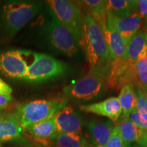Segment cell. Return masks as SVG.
Listing matches in <instances>:
<instances>
[{
    "instance_id": "cell-1",
    "label": "cell",
    "mask_w": 147,
    "mask_h": 147,
    "mask_svg": "<svg viewBox=\"0 0 147 147\" xmlns=\"http://www.w3.org/2000/svg\"><path fill=\"white\" fill-rule=\"evenodd\" d=\"M108 65L91 67L81 79L63 88L65 96L77 102H88L97 98L106 84Z\"/></svg>"
},
{
    "instance_id": "cell-2",
    "label": "cell",
    "mask_w": 147,
    "mask_h": 147,
    "mask_svg": "<svg viewBox=\"0 0 147 147\" xmlns=\"http://www.w3.org/2000/svg\"><path fill=\"white\" fill-rule=\"evenodd\" d=\"M66 106L67 102L63 99L37 100L18 104L14 115L26 129L33 125L53 118Z\"/></svg>"
},
{
    "instance_id": "cell-3",
    "label": "cell",
    "mask_w": 147,
    "mask_h": 147,
    "mask_svg": "<svg viewBox=\"0 0 147 147\" xmlns=\"http://www.w3.org/2000/svg\"><path fill=\"white\" fill-rule=\"evenodd\" d=\"M82 47L91 67L110 63L109 52L102 29L89 14L84 16Z\"/></svg>"
},
{
    "instance_id": "cell-4",
    "label": "cell",
    "mask_w": 147,
    "mask_h": 147,
    "mask_svg": "<svg viewBox=\"0 0 147 147\" xmlns=\"http://www.w3.org/2000/svg\"><path fill=\"white\" fill-rule=\"evenodd\" d=\"M41 9L38 1H9L3 3L1 16L5 32L13 37L29 23Z\"/></svg>"
},
{
    "instance_id": "cell-5",
    "label": "cell",
    "mask_w": 147,
    "mask_h": 147,
    "mask_svg": "<svg viewBox=\"0 0 147 147\" xmlns=\"http://www.w3.org/2000/svg\"><path fill=\"white\" fill-rule=\"evenodd\" d=\"M50 10L72 35L78 46L83 45L84 16L76 1L69 0L47 1Z\"/></svg>"
},
{
    "instance_id": "cell-6",
    "label": "cell",
    "mask_w": 147,
    "mask_h": 147,
    "mask_svg": "<svg viewBox=\"0 0 147 147\" xmlns=\"http://www.w3.org/2000/svg\"><path fill=\"white\" fill-rule=\"evenodd\" d=\"M32 63L22 80L40 83L57 78L66 72L67 65L50 55L33 52Z\"/></svg>"
},
{
    "instance_id": "cell-7",
    "label": "cell",
    "mask_w": 147,
    "mask_h": 147,
    "mask_svg": "<svg viewBox=\"0 0 147 147\" xmlns=\"http://www.w3.org/2000/svg\"><path fill=\"white\" fill-rule=\"evenodd\" d=\"M51 19L47 27L51 43L63 54L69 57L74 56L78 52V45L70 32L62 25L52 11H51Z\"/></svg>"
},
{
    "instance_id": "cell-8",
    "label": "cell",
    "mask_w": 147,
    "mask_h": 147,
    "mask_svg": "<svg viewBox=\"0 0 147 147\" xmlns=\"http://www.w3.org/2000/svg\"><path fill=\"white\" fill-rule=\"evenodd\" d=\"M32 53L14 49L0 53V71L10 78L22 80L29 66L25 57Z\"/></svg>"
},
{
    "instance_id": "cell-9",
    "label": "cell",
    "mask_w": 147,
    "mask_h": 147,
    "mask_svg": "<svg viewBox=\"0 0 147 147\" xmlns=\"http://www.w3.org/2000/svg\"><path fill=\"white\" fill-rule=\"evenodd\" d=\"M135 63L131 61H111L108 65L106 86L110 89L121 90L124 85L135 82Z\"/></svg>"
},
{
    "instance_id": "cell-10",
    "label": "cell",
    "mask_w": 147,
    "mask_h": 147,
    "mask_svg": "<svg viewBox=\"0 0 147 147\" xmlns=\"http://www.w3.org/2000/svg\"><path fill=\"white\" fill-rule=\"evenodd\" d=\"M59 133L81 134L82 120L81 117L70 106L60 110L54 117Z\"/></svg>"
},
{
    "instance_id": "cell-11",
    "label": "cell",
    "mask_w": 147,
    "mask_h": 147,
    "mask_svg": "<svg viewBox=\"0 0 147 147\" xmlns=\"http://www.w3.org/2000/svg\"><path fill=\"white\" fill-rule=\"evenodd\" d=\"M142 20L138 14L127 18H117L107 15V25L113 27L127 45L140 29Z\"/></svg>"
},
{
    "instance_id": "cell-12",
    "label": "cell",
    "mask_w": 147,
    "mask_h": 147,
    "mask_svg": "<svg viewBox=\"0 0 147 147\" xmlns=\"http://www.w3.org/2000/svg\"><path fill=\"white\" fill-rule=\"evenodd\" d=\"M80 110L83 112L108 117L113 122L118 121L122 114V108L118 97H111L100 102L81 105Z\"/></svg>"
},
{
    "instance_id": "cell-13",
    "label": "cell",
    "mask_w": 147,
    "mask_h": 147,
    "mask_svg": "<svg viewBox=\"0 0 147 147\" xmlns=\"http://www.w3.org/2000/svg\"><path fill=\"white\" fill-rule=\"evenodd\" d=\"M117 125L127 146L137 143L140 147H147V132L136 125L128 117L123 116Z\"/></svg>"
},
{
    "instance_id": "cell-14",
    "label": "cell",
    "mask_w": 147,
    "mask_h": 147,
    "mask_svg": "<svg viewBox=\"0 0 147 147\" xmlns=\"http://www.w3.org/2000/svg\"><path fill=\"white\" fill-rule=\"evenodd\" d=\"M24 129L14 115L0 114V143L16 142L23 136Z\"/></svg>"
},
{
    "instance_id": "cell-15",
    "label": "cell",
    "mask_w": 147,
    "mask_h": 147,
    "mask_svg": "<svg viewBox=\"0 0 147 147\" xmlns=\"http://www.w3.org/2000/svg\"><path fill=\"white\" fill-rule=\"evenodd\" d=\"M147 58V31L139 29L127 45L123 60L137 62Z\"/></svg>"
},
{
    "instance_id": "cell-16",
    "label": "cell",
    "mask_w": 147,
    "mask_h": 147,
    "mask_svg": "<svg viewBox=\"0 0 147 147\" xmlns=\"http://www.w3.org/2000/svg\"><path fill=\"white\" fill-rule=\"evenodd\" d=\"M114 127L109 121H93L87 125L88 136L91 147H106Z\"/></svg>"
},
{
    "instance_id": "cell-17",
    "label": "cell",
    "mask_w": 147,
    "mask_h": 147,
    "mask_svg": "<svg viewBox=\"0 0 147 147\" xmlns=\"http://www.w3.org/2000/svg\"><path fill=\"white\" fill-rule=\"evenodd\" d=\"M103 33L108 46L110 61L123 59L126 51L127 44L121 35L113 27L107 25L103 29Z\"/></svg>"
},
{
    "instance_id": "cell-18",
    "label": "cell",
    "mask_w": 147,
    "mask_h": 147,
    "mask_svg": "<svg viewBox=\"0 0 147 147\" xmlns=\"http://www.w3.org/2000/svg\"><path fill=\"white\" fill-rule=\"evenodd\" d=\"M76 2L80 8L86 11L87 14L94 18L103 31L107 25V1L84 0Z\"/></svg>"
},
{
    "instance_id": "cell-19",
    "label": "cell",
    "mask_w": 147,
    "mask_h": 147,
    "mask_svg": "<svg viewBox=\"0 0 147 147\" xmlns=\"http://www.w3.org/2000/svg\"><path fill=\"white\" fill-rule=\"evenodd\" d=\"M24 131L27 133L26 137L36 140H51L58 133L54 117L33 125Z\"/></svg>"
},
{
    "instance_id": "cell-20",
    "label": "cell",
    "mask_w": 147,
    "mask_h": 147,
    "mask_svg": "<svg viewBox=\"0 0 147 147\" xmlns=\"http://www.w3.org/2000/svg\"><path fill=\"white\" fill-rule=\"evenodd\" d=\"M136 14H138V1H107V15L117 18H127Z\"/></svg>"
},
{
    "instance_id": "cell-21",
    "label": "cell",
    "mask_w": 147,
    "mask_h": 147,
    "mask_svg": "<svg viewBox=\"0 0 147 147\" xmlns=\"http://www.w3.org/2000/svg\"><path fill=\"white\" fill-rule=\"evenodd\" d=\"M118 99L122 108L123 116L129 117L136 111V95L133 83H128L121 88Z\"/></svg>"
},
{
    "instance_id": "cell-22",
    "label": "cell",
    "mask_w": 147,
    "mask_h": 147,
    "mask_svg": "<svg viewBox=\"0 0 147 147\" xmlns=\"http://www.w3.org/2000/svg\"><path fill=\"white\" fill-rule=\"evenodd\" d=\"M51 140L56 147H89L90 145L81 134L58 132Z\"/></svg>"
},
{
    "instance_id": "cell-23",
    "label": "cell",
    "mask_w": 147,
    "mask_h": 147,
    "mask_svg": "<svg viewBox=\"0 0 147 147\" xmlns=\"http://www.w3.org/2000/svg\"><path fill=\"white\" fill-rule=\"evenodd\" d=\"M134 86L147 91V61L143 59L135 63V82Z\"/></svg>"
},
{
    "instance_id": "cell-24",
    "label": "cell",
    "mask_w": 147,
    "mask_h": 147,
    "mask_svg": "<svg viewBox=\"0 0 147 147\" xmlns=\"http://www.w3.org/2000/svg\"><path fill=\"white\" fill-rule=\"evenodd\" d=\"M134 87L136 95V112L147 115V92L138 87Z\"/></svg>"
},
{
    "instance_id": "cell-25",
    "label": "cell",
    "mask_w": 147,
    "mask_h": 147,
    "mask_svg": "<svg viewBox=\"0 0 147 147\" xmlns=\"http://www.w3.org/2000/svg\"><path fill=\"white\" fill-rule=\"evenodd\" d=\"M106 147H127L117 125L114 126L111 136Z\"/></svg>"
},
{
    "instance_id": "cell-26",
    "label": "cell",
    "mask_w": 147,
    "mask_h": 147,
    "mask_svg": "<svg viewBox=\"0 0 147 147\" xmlns=\"http://www.w3.org/2000/svg\"><path fill=\"white\" fill-rule=\"evenodd\" d=\"M128 117L136 125L147 132V115L135 111L130 114Z\"/></svg>"
},
{
    "instance_id": "cell-27",
    "label": "cell",
    "mask_w": 147,
    "mask_h": 147,
    "mask_svg": "<svg viewBox=\"0 0 147 147\" xmlns=\"http://www.w3.org/2000/svg\"><path fill=\"white\" fill-rule=\"evenodd\" d=\"M138 14L142 19H144L147 15V0L138 1Z\"/></svg>"
},
{
    "instance_id": "cell-28",
    "label": "cell",
    "mask_w": 147,
    "mask_h": 147,
    "mask_svg": "<svg viewBox=\"0 0 147 147\" xmlns=\"http://www.w3.org/2000/svg\"><path fill=\"white\" fill-rule=\"evenodd\" d=\"M25 138L30 141L34 147H56L53 144L51 140H36L31 139L27 137Z\"/></svg>"
},
{
    "instance_id": "cell-29",
    "label": "cell",
    "mask_w": 147,
    "mask_h": 147,
    "mask_svg": "<svg viewBox=\"0 0 147 147\" xmlns=\"http://www.w3.org/2000/svg\"><path fill=\"white\" fill-rule=\"evenodd\" d=\"M13 101L11 95H0V110H3Z\"/></svg>"
},
{
    "instance_id": "cell-30",
    "label": "cell",
    "mask_w": 147,
    "mask_h": 147,
    "mask_svg": "<svg viewBox=\"0 0 147 147\" xmlns=\"http://www.w3.org/2000/svg\"><path fill=\"white\" fill-rule=\"evenodd\" d=\"M12 93V88L0 78V95H11Z\"/></svg>"
},
{
    "instance_id": "cell-31",
    "label": "cell",
    "mask_w": 147,
    "mask_h": 147,
    "mask_svg": "<svg viewBox=\"0 0 147 147\" xmlns=\"http://www.w3.org/2000/svg\"><path fill=\"white\" fill-rule=\"evenodd\" d=\"M11 147H34L32 143L26 138H22L19 140L14 142V144Z\"/></svg>"
},
{
    "instance_id": "cell-32",
    "label": "cell",
    "mask_w": 147,
    "mask_h": 147,
    "mask_svg": "<svg viewBox=\"0 0 147 147\" xmlns=\"http://www.w3.org/2000/svg\"><path fill=\"white\" fill-rule=\"evenodd\" d=\"M144 19H145V26H146V29H145V30L147 31V15L146 17H145Z\"/></svg>"
},
{
    "instance_id": "cell-33",
    "label": "cell",
    "mask_w": 147,
    "mask_h": 147,
    "mask_svg": "<svg viewBox=\"0 0 147 147\" xmlns=\"http://www.w3.org/2000/svg\"><path fill=\"white\" fill-rule=\"evenodd\" d=\"M0 147H2V146H1V143H0Z\"/></svg>"
},
{
    "instance_id": "cell-34",
    "label": "cell",
    "mask_w": 147,
    "mask_h": 147,
    "mask_svg": "<svg viewBox=\"0 0 147 147\" xmlns=\"http://www.w3.org/2000/svg\"><path fill=\"white\" fill-rule=\"evenodd\" d=\"M89 147H91V145H89Z\"/></svg>"
},
{
    "instance_id": "cell-35",
    "label": "cell",
    "mask_w": 147,
    "mask_h": 147,
    "mask_svg": "<svg viewBox=\"0 0 147 147\" xmlns=\"http://www.w3.org/2000/svg\"><path fill=\"white\" fill-rule=\"evenodd\" d=\"M146 61H147V58H146Z\"/></svg>"
},
{
    "instance_id": "cell-36",
    "label": "cell",
    "mask_w": 147,
    "mask_h": 147,
    "mask_svg": "<svg viewBox=\"0 0 147 147\" xmlns=\"http://www.w3.org/2000/svg\"><path fill=\"white\" fill-rule=\"evenodd\" d=\"M146 92H147V91H146Z\"/></svg>"
}]
</instances>
